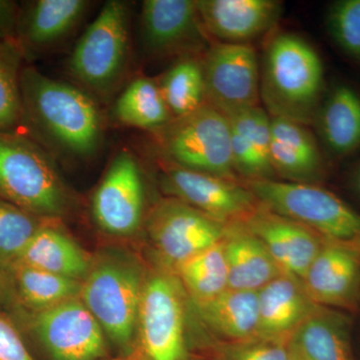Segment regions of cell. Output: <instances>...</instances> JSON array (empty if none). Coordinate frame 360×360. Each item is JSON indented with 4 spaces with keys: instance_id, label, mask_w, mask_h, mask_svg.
Segmentation results:
<instances>
[{
    "instance_id": "6da1fadb",
    "label": "cell",
    "mask_w": 360,
    "mask_h": 360,
    "mask_svg": "<svg viewBox=\"0 0 360 360\" xmlns=\"http://www.w3.org/2000/svg\"><path fill=\"white\" fill-rule=\"evenodd\" d=\"M22 134L53 158L68 163L96 160L105 141L101 104L75 84L53 79L32 65L21 72Z\"/></svg>"
},
{
    "instance_id": "7a4b0ae2",
    "label": "cell",
    "mask_w": 360,
    "mask_h": 360,
    "mask_svg": "<svg viewBox=\"0 0 360 360\" xmlns=\"http://www.w3.org/2000/svg\"><path fill=\"white\" fill-rule=\"evenodd\" d=\"M132 65L131 2L108 0L75 44L66 70L75 85L108 104L132 79Z\"/></svg>"
},
{
    "instance_id": "3957f363",
    "label": "cell",
    "mask_w": 360,
    "mask_h": 360,
    "mask_svg": "<svg viewBox=\"0 0 360 360\" xmlns=\"http://www.w3.org/2000/svg\"><path fill=\"white\" fill-rule=\"evenodd\" d=\"M323 84L321 56L307 40L290 32L270 39L260 68V101L270 117L312 124Z\"/></svg>"
},
{
    "instance_id": "277c9868",
    "label": "cell",
    "mask_w": 360,
    "mask_h": 360,
    "mask_svg": "<svg viewBox=\"0 0 360 360\" xmlns=\"http://www.w3.org/2000/svg\"><path fill=\"white\" fill-rule=\"evenodd\" d=\"M0 200L53 219L68 214L75 198L39 144L22 132L0 130Z\"/></svg>"
},
{
    "instance_id": "5b68a950",
    "label": "cell",
    "mask_w": 360,
    "mask_h": 360,
    "mask_svg": "<svg viewBox=\"0 0 360 360\" xmlns=\"http://www.w3.org/2000/svg\"><path fill=\"white\" fill-rule=\"evenodd\" d=\"M243 182L272 212L307 227L326 243L360 252V213L328 189L277 179Z\"/></svg>"
},
{
    "instance_id": "8992f818",
    "label": "cell",
    "mask_w": 360,
    "mask_h": 360,
    "mask_svg": "<svg viewBox=\"0 0 360 360\" xmlns=\"http://www.w3.org/2000/svg\"><path fill=\"white\" fill-rule=\"evenodd\" d=\"M149 134L161 160L193 172L240 180L233 167L229 120L210 104Z\"/></svg>"
},
{
    "instance_id": "52a82bcc",
    "label": "cell",
    "mask_w": 360,
    "mask_h": 360,
    "mask_svg": "<svg viewBox=\"0 0 360 360\" xmlns=\"http://www.w3.org/2000/svg\"><path fill=\"white\" fill-rule=\"evenodd\" d=\"M139 265L123 257H106L89 269L82 298L103 331L117 345H129L139 323L144 285Z\"/></svg>"
},
{
    "instance_id": "ba28073f",
    "label": "cell",
    "mask_w": 360,
    "mask_h": 360,
    "mask_svg": "<svg viewBox=\"0 0 360 360\" xmlns=\"http://www.w3.org/2000/svg\"><path fill=\"white\" fill-rule=\"evenodd\" d=\"M139 37L142 56L150 61L201 58L212 44L196 0H144Z\"/></svg>"
},
{
    "instance_id": "9c48e42d",
    "label": "cell",
    "mask_w": 360,
    "mask_h": 360,
    "mask_svg": "<svg viewBox=\"0 0 360 360\" xmlns=\"http://www.w3.org/2000/svg\"><path fill=\"white\" fill-rule=\"evenodd\" d=\"M146 225L156 255L172 270L221 243L227 229V224L172 198L153 206Z\"/></svg>"
},
{
    "instance_id": "30bf717a",
    "label": "cell",
    "mask_w": 360,
    "mask_h": 360,
    "mask_svg": "<svg viewBox=\"0 0 360 360\" xmlns=\"http://www.w3.org/2000/svg\"><path fill=\"white\" fill-rule=\"evenodd\" d=\"M205 101L224 116L257 108L260 66L250 44L217 42L201 56Z\"/></svg>"
},
{
    "instance_id": "8fae6325",
    "label": "cell",
    "mask_w": 360,
    "mask_h": 360,
    "mask_svg": "<svg viewBox=\"0 0 360 360\" xmlns=\"http://www.w3.org/2000/svg\"><path fill=\"white\" fill-rule=\"evenodd\" d=\"M160 184L168 198L193 206L222 224L243 221L260 205L241 180L180 167L158 158Z\"/></svg>"
},
{
    "instance_id": "7c38bea8",
    "label": "cell",
    "mask_w": 360,
    "mask_h": 360,
    "mask_svg": "<svg viewBox=\"0 0 360 360\" xmlns=\"http://www.w3.org/2000/svg\"><path fill=\"white\" fill-rule=\"evenodd\" d=\"M139 326L146 360H184V296L174 274L160 271L146 279L139 305Z\"/></svg>"
},
{
    "instance_id": "4fadbf2b",
    "label": "cell",
    "mask_w": 360,
    "mask_h": 360,
    "mask_svg": "<svg viewBox=\"0 0 360 360\" xmlns=\"http://www.w3.org/2000/svg\"><path fill=\"white\" fill-rule=\"evenodd\" d=\"M92 215L104 232L125 236L141 227L146 212V184L131 149H117L92 196Z\"/></svg>"
},
{
    "instance_id": "5bb4252c",
    "label": "cell",
    "mask_w": 360,
    "mask_h": 360,
    "mask_svg": "<svg viewBox=\"0 0 360 360\" xmlns=\"http://www.w3.org/2000/svg\"><path fill=\"white\" fill-rule=\"evenodd\" d=\"M30 326L54 360H97L105 354L103 329L78 297L33 312Z\"/></svg>"
},
{
    "instance_id": "9a60e30c",
    "label": "cell",
    "mask_w": 360,
    "mask_h": 360,
    "mask_svg": "<svg viewBox=\"0 0 360 360\" xmlns=\"http://www.w3.org/2000/svg\"><path fill=\"white\" fill-rule=\"evenodd\" d=\"M94 1L27 0L20 2L15 46L25 63L54 53L75 37Z\"/></svg>"
},
{
    "instance_id": "2e32d148",
    "label": "cell",
    "mask_w": 360,
    "mask_h": 360,
    "mask_svg": "<svg viewBox=\"0 0 360 360\" xmlns=\"http://www.w3.org/2000/svg\"><path fill=\"white\" fill-rule=\"evenodd\" d=\"M241 222L262 241L281 272L300 281L326 243L307 227L262 203Z\"/></svg>"
},
{
    "instance_id": "e0dca14e",
    "label": "cell",
    "mask_w": 360,
    "mask_h": 360,
    "mask_svg": "<svg viewBox=\"0 0 360 360\" xmlns=\"http://www.w3.org/2000/svg\"><path fill=\"white\" fill-rule=\"evenodd\" d=\"M302 283L315 304L336 310L354 309L360 295L359 251L324 243Z\"/></svg>"
},
{
    "instance_id": "ac0fdd59",
    "label": "cell",
    "mask_w": 360,
    "mask_h": 360,
    "mask_svg": "<svg viewBox=\"0 0 360 360\" xmlns=\"http://www.w3.org/2000/svg\"><path fill=\"white\" fill-rule=\"evenodd\" d=\"M210 39L222 44H250L270 32L283 13L276 0H196Z\"/></svg>"
},
{
    "instance_id": "d6986e66",
    "label": "cell",
    "mask_w": 360,
    "mask_h": 360,
    "mask_svg": "<svg viewBox=\"0 0 360 360\" xmlns=\"http://www.w3.org/2000/svg\"><path fill=\"white\" fill-rule=\"evenodd\" d=\"M270 158L283 181L319 184L326 162L314 134L305 125L271 117Z\"/></svg>"
},
{
    "instance_id": "ffe728a7",
    "label": "cell",
    "mask_w": 360,
    "mask_h": 360,
    "mask_svg": "<svg viewBox=\"0 0 360 360\" xmlns=\"http://www.w3.org/2000/svg\"><path fill=\"white\" fill-rule=\"evenodd\" d=\"M231 129L233 167L238 179H276L270 158L271 117L262 108H248L226 116Z\"/></svg>"
},
{
    "instance_id": "44dd1931",
    "label": "cell",
    "mask_w": 360,
    "mask_h": 360,
    "mask_svg": "<svg viewBox=\"0 0 360 360\" xmlns=\"http://www.w3.org/2000/svg\"><path fill=\"white\" fill-rule=\"evenodd\" d=\"M257 293L259 338L290 340L319 307L310 300L302 281L288 274L276 277Z\"/></svg>"
},
{
    "instance_id": "7402d4cb",
    "label": "cell",
    "mask_w": 360,
    "mask_h": 360,
    "mask_svg": "<svg viewBox=\"0 0 360 360\" xmlns=\"http://www.w3.org/2000/svg\"><path fill=\"white\" fill-rule=\"evenodd\" d=\"M349 319L340 310L317 307L295 329L290 347L295 360H354Z\"/></svg>"
},
{
    "instance_id": "603a6c76",
    "label": "cell",
    "mask_w": 360,
    "mask_h": 360,
    "mask_svg": "<svg viewBox=\"0 0 360 360\" xmlns=\"http://www.w3.org/2000/svg\"><path fill=\"white\" fill-rule=\"evenodd\" d=\"M222 243L229 290L258 291L283 274L262 241L243 222L227 224Z\"/></svg>"
},
{
    "instance_id": "cb8c5ba5",
    "label": "cell",
    "mask_w": 360,
    "mask_h": 360,
    "mask_svg": "<svg viewBox=\"0 0 360 360\" xmlns=\"http://www.w3.org/2000/svg\"><path fill=\"white\" fill-rule=\"evenodd\" d=\"M195 307L206 328L222 343L245 342L259 338L257 291L229 288Z\"/></svg>"
},
{
    "instance_id": "d4e9b609",
    "label": "cell",
    "mask_w": 360,
    "mask_h": 360,
    "mask_svg": "<svg viewBox=\"0 0 360 360\" xmlns=\"http://www.w3.org/2000/svg\"><path fill=\"white\" fill-rule=\"evenodd\" d=\"M314 123L333 155L354 153L360 146L359 94L348 85H335L322 99Z\"/></svg>"
},
{
    "instance_id": "484cf974",
    "label": "cell",
    "mask_w": 360,
    "mask_h": 360,
    "mask_svg": "<svg viewBox=\"0 0 360 360\" xmlns=\"http://www.w3.org/2000/svg\"><path fill=\"white\" fill-rule=\"evenodd\" d=\"M46 220L16 262L77 281L86 276L90 269L86 255L77 243Z\"/></svg>"
},
{
    "instance_id": "4316f807",
    "label": "cell",
    "mask_w": 360,
    "mask_h": 360,
    "mask_svg": "<svg viewBox=\"0 0 360 360\" xmlns=\"http://www.w3.org/2000/svg\"><path fill=\"white\" fill-rule=\"evenodd\" d=\"M11 293L20 304L33 312L47 309L78 297L82 283L15 262L2 270Z\"/></svg>"
},
{
    "instance_id": "83f0119b",
    "label": "cell",
    "mask_w": 360,
    "mask_h": 360,
    "mask_svg": "<svg viewBox=\"0 0 360 360\" xmlns=\"http://www.w3.org/2000/svg\"><path fill=\"white\" fill-rule=\"evenodd\" d=\"M113 116L123 127L153 132L174 120L156 78H132L115 98Z\"/></svg>"
},
{
    "instance_id": "f1b7e54d",
    "label": "cell",
    "mask_w": 360,
    "mask_h": 360,
    "mask_svg": "<svg viewBox=\"0 0 360 360\" xmlns=\"http://www.w3.org/2000/svg\"><path fill=\"white\" fill-rule=\"evenodd\" d=\"M222 241L189 258L174 270L194 305L210 302L229 290V269Z\"/></svg>"
},
{
    "instance_id": "f546056e",
    "label": "cell",
    "mask_w": 360,
    "mask_h": 360,
    "mask_svg": "<svg viewBox=\"0 0 360 360\" xmlns=\"http://www.w3.org/2000/svg\"><path fill=\"white\" fill-rule=\"evenodd\" d=\"M155 78L174 118L189 115L206 103L201 58L177 59Z\"/></svg>"
},
{
    "instance_id": "4dcf8cb0",
    "label": "cell",
    "mask_w": 360,
    "mask_h": 360,
    "mask_svg": "<svg viewBox=\"0 0 360 360\" xmlns=\"http://www.w3.org/2000/svg\"><path fill=\"white\" fill-rule=\"evenodd\" d=\"M44 220L0 200V269H6L20 259Z\"/></svg>"
},
{
    "instance_id": "1f68e13d",
    "label": "cell",
    "mask_w": 360,
    "mask_h": 360,
    "mask_svg": "<svg viewBox=\"0 0 360 360\" xmlns=\"http://www.w3.org/2000/svg\"><path fill=\"white\" fill-rule=\"evenodd\" d=\"M25 59L14 44L0 42V130L18 131L21 122V72Z\"/></svg>"
},
{
    "instance_id": "d6a6232c",
    "label": "cell",
    "mask_w": 360,
    "mask_h": 360,
    "mask_svg": "<svg viewBox=\"0 0 360 360\" xmlns=\"http://www.w3.org/2000/svg\"><path fill=\"white\" fill-rule=\"evenodd\" d=\"M328 32L347 56L360 61V0H340L329 8Z\"/></svg>"
},
{
    "instance_id": "836d02e7",
    "label": "cell",
    "mask_w": 360,
    "mask_h": 360,
    "mask_svg": "<svg viewBox=\"0 0 360 360\" xmlns=\"http://www.w3.org/2000/svg\"><path fill=\"white\" fill-rule=\"evenodd\" d=\"M220 360H295L290 340L257 338L239 343H222Z\"/></svg>"
},
{
    "instance_id": "e575fe53",
    "label": "cell",
    "mask_w": 360,
    "mask_h": 360,
    "mask_svg": "<svg viewBox=\"0 0 360 360\" xmlns=\"http://www.w3.org/2000/svg\"><path fill=\"white\" fill-rule=\"evenodd\" d=\"M0 360H34L15 326L0 312Z\"/></svg>"
},
{
    "instance_id": "d590c367",
    "label": "cell",
    "mask_w": 360,
    "mask_h": 360,
    "mask_svg": "<svg viewBox=\"0 0 360 360\" xmlns=\"http://www.w3.org/2000/svg\"><path fill=\"white\" fill-rule=\"evenodd\" d=\"M20 2L0 0V42L15 45Z\"/></svg>"
},
{
    "instance_id": "8d00e7d4",
    "label": "cell",
    "mask_w": 360,
    "mask_h": 360,
    "mask_svg": "<svg viewBox=\"0 0 360 360\" xmlns=\"http://www.w3.org/2000/svg\"><path fill=\"white\" fill-rule=\"evenodd\" d=\"M11 295H13L11 288H9L6 276H4V271L0 269V307L4 303L7 302V300L11 298Z\"/></svg>"
},
{
    "instance_id": "74e56055",
    "label": "cell",
    "mask_w": 360,
    "mask_h": 360,
    "mask_svg": "<svg viewBox=\"0 0 360 360\" xmlns=\"http://www.w3.org/2000/svg\"><path fill=\"white\" fill-rule=\"evenodd\" d=\"M350 186L356 198L360 200V162L354 168L350 177Z\"/></svg>"
},
{
    "instance_id": "f35d334b",
    "label": "cell",
    "mask_w": 360,
    "mask_h": 360,
    "mask_svg": "<svg viewBox=\"0 0 360 360\" xmlns=\"http://www.w3.org/2000/svg\"><path fill=\"white\" fill-rule=\"evenodd\" d=\"M111 360H123V359H111Z\"/></svg>"
},
{
    "instance_id": "ab89813d",
    "label": "cell",
    "mask_w": 360,
    "mask_h": 360,
    "mask_svg": "<svg viewBox=\"0 0 360 360\" xmlns=\"http://www.w3.org/2000/svg\"></svg>"
}]
</instances>
